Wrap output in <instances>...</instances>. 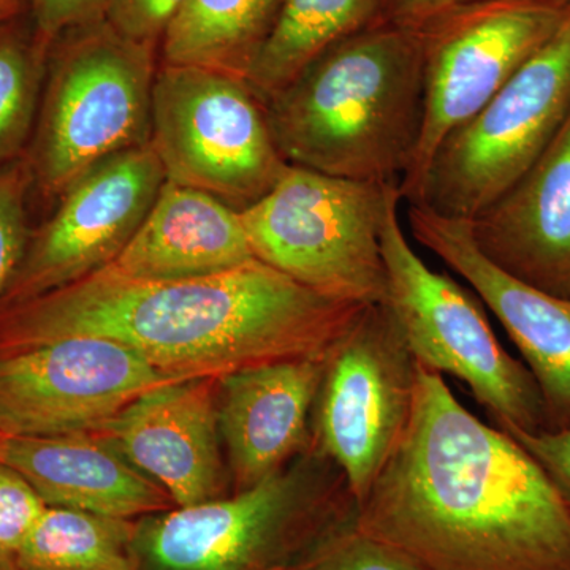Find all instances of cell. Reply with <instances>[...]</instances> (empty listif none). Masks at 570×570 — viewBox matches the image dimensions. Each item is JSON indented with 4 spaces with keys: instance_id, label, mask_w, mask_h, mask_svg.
<instances>
[{
    "instance_id": "cell-5",
    "label": "cell",
    "mask_w": 570,
    "mask_h": 570,
    "mask_svg": "<svg viewBox=\"0 0 570 570\" xmlns=\"http://www.w3.org/2000/svg\"><path fill=\"white\" fill-rule=\"evenodd\" d=\"M156 50L105 20L52 43L39 116L24 156L33 189L58 198L75 179L116 154L151 141Z\"/></svg>"
},
{
    "instance_id": "cell-19",
    "label": "cell",
    "mask_w": 570,
    "mask_h": 570,
    "mask_svg": "<svg viewBox=\"0 0 570 570\" xmlns=\"http://www.w3.org/2000/svg\"><path fill=\"white\" fill-rule=\"evenodd\" d=\"M253 261L239 212L213 195L165 181L132 239L99 272L132 281H181Z\"/></svg>"
},
{
    "instance_id": "cell-2",
    "label": "cell",
    "mask_w": 570,
    "mask_h": 570,
    "mask_svg": "<svg viewBox=\"0 0 570 570\" xmlns=\"http://www.w3.org/2000/svg\"><path fill=\"white\" fill-rule=\"evenodd\" d=\"M363 307L311 291L261 261L181 281L96 272L0 307V354L63 337H105L134 348L165 376L223 379L324 354Z\"/></svg>"
},
{
    "instance_id": "cell-22",
    "label": "cell",
    "mask_w": 570,
    "mask_h": 570,
    "mask_svg": "<svg viewBox=\"0 0 570 570\" xmlns=\"http://www.w3.org/2000/svg\"><path fill=\"white\" fill-rule=\"evenodd\" d=\"M138 520L47 505L17 557L20 570H140Z\"/></svg>"
},
{
    "instance_id": "cell-12",
    "label": "cell",
    "mask_w": 570,
    "mask_h": 570,
    "mask_svg": "<svg viewBox=\"0 0 570 570\" xmlns=\"http://www.w3.org/2000/svg\"><path fill=\"white\" fill-rule=\"evenodd\" d=\"M165 179L151 142L108 157L59 195L50 219L29 234L0 307L85 279L110 264L132 239Z\"/></svg>"
},
{
    "instance_id": "cell-13",
    "label": "cell",
    "mask_w": 570,
    "mask_h": 570,
    "mask_svg": "<svg viewBox=\"0 0 570 570\" xmlns=\"http://www.w3.org/2000/svg\"><path fill=\"white\" fill-rule=\"evenodd\" d=\"M165 376L134 348L73 336L0 354V433L62 436L92 431Z\"/></svg>"
},
{
    "instance_id": "cell-14",
    "label": "cell",
    "mask_w": 570,
    "mask_h": 570,
    "mask_svg": "<svg viewBox=\"0 0 570 570\" xmlns=\"http://www.w3.org/2000/svg\"><path fill=\"white\" fill-rule=\"evenodd\" d=\"M412 238L463 277L519 348L538 384L543 431L570 428V298L546 294L480 253L466 220L407 205Z\"/></svg>"
},
{
    "instance_id": "cell-24",
    "label": "cell",
    "mask_w": 570,
    "mask_h": 570,
    "mask_svg": "<svg viewBox=\"0 0 570 570\" xmlns=\"http://www.w3.org/2000/svg\"><path fill=\"white\" fill-rule=\"evenodd\" d=\"M285 570H422L411 558L358 530L354 519L330 531Z\"/></svg>"
},
{
    "instance_id": "cell-3",
    "label": "cell",
    "mask_w": 570,
    "mask_h": 570,
    "mask_svg": "<svg viewBox=\"0 0 570 570\" xmlns=\"http://www.w3.org/2000/svg\"><path fill=\"white\" fill-rule=\"evenodd\" d=\"M291 165L355 181L397 183L423 127L422 39L381 20L322 55L266 102Z\"/></svg>"
},
{
    "instance_id": "cell-17",
    "label": "cell",
    "mask_w": 570,
    "mask_h": 570,
    "mask_svg": "<svg viewBox=\"0 0 570 570\" xmlns=\"http://www.w3.org/2000/svg\"><path fill=\"white\" fill-rule=\"evenodd\" d=\"M326 352L236 371L219 379V430L234 493L283 471L311 448L309 420Z\"/></svg>"
},
{
    "instance_id": "cell-10",
    "label": "cell",
    "mask_w": 570,
    "mask_h": 570,
    "mask_svg": "<svg viewBox=\"0 0 570 570\" xmlns=\"http://www.w3.org/2000/svg\"><path fill=\"white\" fill-rule=\"evenodd\" d=\"M564 0H472L417 26L422 39L423 127L411 170L400 184L414 200L434 153L560 29Z\"/></svg>"
},
{
    "instance_id": "cell-7",
    "label": "cell",
    "mask_w": 570,
    "mask_h": 570,
    "mask_svg": "<svg viewBox=\"0 0 570 570\" xmlns=\"http://www.w3.org/2000/svg\"><path fill=\"white\" fill-rule=\"evenodd\" d=\"M401 202L395 194L382 227L385 305L415 363L463 382L501 430L542 431V397L531 371L502 347L478 299L423 262L401 225Z\"/></svg>"
},
{
    "instance_id": "cell-25",
    "label": "cell",
    "mask_w": 570,
    "mask_h": 570,
    "mask_svg": "<svg viewBox=\"0 0 570 570\" xmlns=\"http://www.w3.org/2000/svg\"><path fill=\"white\" fill-rule=\"evenodd\" d=\"M33 189L26 156L0 167V299L28 245V197Z\"/></svg>"
},
{
    "instance_id": "cell-11",
    "label": "cell",
    "mask_w": 570,
    "mask_h": 570,
    "mask_svg": "<svg viewBox=\"0 0 570 570\" xmlns=\"http://www.w3.org/2000/svg\"><path fill=\"white\" fill-rule=\"evenodd\" d=\"M417 363L385 303L367 305L326 351L314 445L362 504L406 430Z\"/></svg>"
},
{
    "instance_id": "cell-6",
    "label": "cell",
    "mask_w": 570,
    "mask_h": 570,
    "mask_svg": "<svg viewBox=\"0 0 570 570\" xmlns=\"http://www.w3.org/2000/svg\"><path fill=\"white\" fill-rule=\"evenodd\" d=\"M397 183L355 181L288 165L276 186L239 212L254 257L311 291L387 302L382 227Z\"/></svg>"
},
{
    "instance_id": "cell-29",
    "label": "cell",
    "mask_w": 570,
    "mask_h": 570,
    "mask_svg": "<svg viewBox=\"0 0 570 570\" xmlns=\"http://www.w3.org/2000/svg\"><path fill=\"white\" fill-rule=\"evenodd\" d=\"M520 442L570 498V428L562 431H528L509 428L504 430Z\"/></svg>"
},
{
    "instance_id": "cell-28",
    "label": "cell",
    "mask_w": 570,
    "mask_h": 570,
    "mask_svg": "<svg viewBox=\"0 0 570 570\" xmlns=\"http://www.w3.org/2000/svg\"><path fill=\"white\" fill-rule=\"evenodd\" d=\"M37 39L51 50L70 29L104 20L105 0H28Z\"/></svg>"
},
{
    "instance_id": "cell-27",
    "label": "cell",
    "mask_w": 570,
    "mask_h": 570,
    "mask_svg": "<svg viewBox=\"0 0 570 570\" xmlns=\"http://www.w3.org/2000/svg\"><path fill=\"white\" fill-rule=\"evenodd\" d=\"M184 0H105L104 20L126 39L160 48Z\"/></svg>"
},
{
    "instance_id": "cell-31",
    "label": "cell",
    "mask_w": 570,
    "mask_h": 570,
    "mask_svg": "<svg viewBox=\"0 0 570 570\" xmlns=\"http://www.w3.org/2000/svg\"><path fill=\"white\" fill-rule=\"evenodd\" d=\"M28 0H0V24L24 13Z\"/></svg>"
},
{
    "instance_id": "cell-33",
    "label": "cell",
    "mask_w": 570,
    "mask_h": 570,
    "mask_svg": "<svg viewBox=\"0 0 570 570\" xmlns=\"http://www.w3.org/2000/svg\"><path fill=\"white\" fill-rule=\"evenodd\" d=\"M276 570H285V569H276Z\"/></svg>"
},
{
    "instance_id": "cell-16",
    "label": "cell",
    "mask_w": 570,
    "mask_h": 570,
    "mask_svg": "<svg viewBox=\"0 0 570 570\" xmlns=\"http://www.w3.org/2000/svg\"><path fill=\"white\" fill-rule=\"evenodd\" d=\"M466 223L491 264L570 298V115L519 181Z\"/></svg>"
},
{
    "instance_id": "cell-8",
    "label": "cell",
    "mask_w": 570,
    "mask_h": 570,
    "mask_svg": "<svg viewBox=\"0 0 570 570\" xmlns=\"http://www.w3.org/2000/svg\"><path fill=\"white\" fill-rule=\"evenodd\" d=\"M149 142L167 181L213 195L236 212L261 200L291 165L249 82L205 67L157 69Z\"/></svg>"
},
{
    "instance_id": "cell-4",
    "label": "cell",
    "mask_w": 570,
    "mask_h": 570,
    "mask_svg": "<svg viewBox=\"0 0 570 570\" xmlns=\"http://www.w3.org/2000/svg\"><path fill=\"white\" fill-rule=\"evenodd\" d=\"M354 517L343 474L313 442L253 489L138 519L135 553L140 570L287 569Z\"/></svg>"
},
{
    "instance_id": "cell-18",
    "label": "cell",
    "mask_w": 570,
    "mask_h": 570,
    "mask_svg": "<svg viewBox=\"0 0 570 570\" xmlns=\"http://www.w3.org/2000/svg\"><path fill=\"white\" fill-rule=\"evenodd\" d=\"M0 463L20 472L51 508L130 520L176 508L159 483L94 431L45 438L0 433Z\"/></svg>"
},
{
    "instance_id": "cell-32",
    "label": "cell",
    "mask_w": 570,
    "mask_h": 570,
    "mask_svg": "<svg viewBox=\"0 0 570 570\" xmlns=\"http://www.w3.org/2000/svg\"><path fill=\"white\" fill-rule=\"evenodd\" d=\"M0 570H20V569H17V568L2 569V568H0Z\"/></svg>"
},
{
    "instance_id": "cell-1",
    "label": "cell",
    "mask_w": 570,
    "mask_h": 570,
    "mask_svg": "<svg viewBox=\"0 0 570 570\" xmlns=\"http://www.w3.org/2000/svg\"><path fill=\"white\" fill-rule=\"evenodd\" d=\"M354 524L422 570H570V498L417 365L406 430Z\"/></svg>"
},
{
    "instance_id": "cell-20",
    "label": "cell",
    "mask_w": 570,
    "mask_h": 570,
    "mask_svg": "<svg viewBox=\"0 0 570 570\" xmlns=\"http://www.w3.org/2000/svg\"><path fill=\"white\" fill-rule=\"evenodd\" d=\"M389 0H283L247 82L264 102L341 41L384 20Z\"/></svg>"
},
{
    "instance_id": "cell-30",
    "label": "cell",
    "mask_w": 570,
    "mask_h": 570,
    "mask_svg": "<svg viewBox=\"0 0 570 570\" xmlns=\"http://www.w3.org/2000/svg\"><path fill=\"white\" fill-rule=\"evenodd\" d=\"M466 2H472V0H389L384 18L397 22V24L417 28L422 22L436 17L442 11ZM564 2H570V0H564Z\"/></svg>"
},
{
    "instance_id": "cell-9",
    "label": "cell",
    "mask_w": 570,
    "mask_h": 570,
    "mask_svg": "<svg viewBox=\"0 0 570 570\" xmlns=\"http://www.w3.org/2000/svg\"><path fill=\"white\" fill-rule=\"evenodd\" d=\"M569 115L570 11L501 91L439 146L407 205L450 219H474L519 181Z\"/></svg>"
},
{
    "instance_id": "cell-15",
    "label": "cell",
    "mask_w": 570,
    "mask_h": 570,
    "mask_svg": "<svg viewBox=\"0 0 570 570\" xmlns=\"http://www.w3.org/2000/svg\"><path fill=\"white\" fill-rule=\"evenodd\" d=\"M92 431L159 483L176 508L228 497L220 453L219 379L165 382Z\"/></svg>"
},
{
    "instance_id": "cell-26",
    "label": "cell",
    "mask_w": 570,
    "mask_h": 570,
    "mask_svg": "<svg viewBox=\"0 0 570 570\" xmlns=\"http://www.w3.org/2000/svg\"><path fill=\"white\" fill-rule=\"evenodd\" d=\"M45 509L47 504L31 483L0 463V568H17L22 543Z\"/></svg>"
},
{
    "instance_id": "cell-23",
    "label": "cell",
    "mask_w": 570,
    "mask_h": 570,
    "mask_svg": "<svg viewBox=\"0 0 570 570\" xmlns=\"http://www.w3.org/2000/svg\"><path fill=\"white\" fill-rule=\"evenodd\" d=\"M50 51L22 14L0 24V167L28 151Z\"/></svg>"
},
{
    "instance_id": "cell-21",
    "label": "cell",
    "mask_w": 570,
    "mask_h": 570,
    "mask_svg": "<svg viewBox=\"0 0 570 570\" xmlns=\"http://www.w3.org/2000/svg\"><path fill=\"white\" fill-rule=\"evenodd\" d=\"M283 0H184L165 32L163 63L247 78Z\"/></svg>"
}]
</instances>
